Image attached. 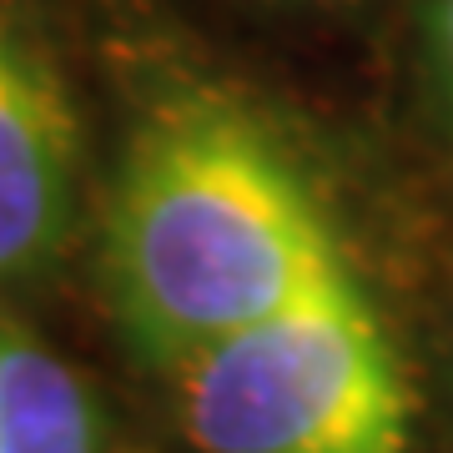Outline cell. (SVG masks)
I'll return each instance as SVG.
<instances>
[{
    "label": "cell",
    "instance_id": "5",
    "mask_svg": "<svg viewBox=\"0 0 453 453\" xmlns=\"http://www.w3.org/2000/svg\"><path fill=\"white\" fill-rule=\"evenodd\" d=\"M434 46H438L443 86H449V96H453V0H438L434 5Z\"/></svg>",
    "mask_w": 453,
    "mask_h": 453
},
{
    "label": "cell",
    "instance_id": "2",
    "mask_svg": "<svg viewBox=\"0 0 453 453\" xmlns=\"http://www.w3.org/2000/svg\"><path fill=\"white\" fill-rule=\"evenodd\" d=\"M202 453H408L413 398L353 267L172 368Z\"/></svg>",
    "mask_w": 453,
    "mask_h": 453
},
{
    "label": "cell",
    "instance_id": "4",
    "mask_svg": "<svg viewBox=\"0 0 453 453\" xmlns=\"http://www.w3.org/2000/svg\"><path fill=\"white\" fill-rule=\"evenodd\" d=\"M0 453H106L101 408L81 372L0 318Z\"/></svg>",
    "mask_w": 453,
    "mask_h": 453
},
{
    "label": "cell",
    "instance_id": "3",
    "mask_svg": "<svg viewBox=\"0 0 453 453\" xmlns=\"http://www.w3.org/2000/svg\"><path fill=\"white\" fill-rule=\"evenodd\" d=\"M81 136L50 65L0 16V282L35 277L76 217Z\"/></svg>",
    "mask_w": 453,
    "mask_h": 453
},
{
    "label": "cell",
    "instance_id": "1",
    "mask_svg": "<svg viewBox=\"0 0 453 453\" xmlns=\"http://www.w3.org/2000/svg\"><path fill=\"white\" fill-rule=\"evenodd\" d=\"M338 267L327 211L252 106L181 86L131 127L101 273L146 363L172 372Z\"/></svg>",
    "mask_w": 453,
    "mask_h": 453
}]
</instances>
